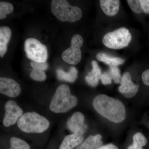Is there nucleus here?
<instances>
[{"instance_id": "obj_28", "label": "nucleus", "mask_w": 149, "mask_h": 149, "mask_svg": "<svg viewBox=\"0 0 149 149\" xmlns=\"http://www.w3.org/2000/svg\"><path fill=\"white\" fill-rule=\"evenodd\" d=\"M142 80L145 85L149 86V69L145 70L142 74Z\"/></svg>"}, {"instance_id": "obj_20", "label": "nucleus", "mask_w": 149, "mask_h": 149, "mask_svg": "<svg viewBox=\"0 0 149 149\" xmlns=\"http://www.w3.org/2000/svg\"><path fill=\"white\" fill-rule=\"evenodd\" d=\"M13 5L10 3L7 2H0V19L6 18L7 15L13 12Z\"/></svg>"}, {"instance_id": "obj_1", "label": "nucleus", "mask_w": 149, "mask_h": 149, "mask_svg": "<svg viewBox=\"0 0 149 149\" xmlns=\"http://www.w3.org/2000/svg\"><path fill=\"white\" fill-rule=\"evenodd\" d=\"M93 105L99 114L111 122L120 123L125 119V107L119 100L106 95H100L94 99Z\"/></svg>"}, {"instance_id": "obj_10", "label": "nucleus", "mask_w": 149, "mask_h": 149, "mask_svg": "<svg viewBox=\"0 0 149 149\" xmlns=\"http://www.w3.org/2000/svg\"><path fill=\"white\" fill-rule=\"evenodd\" d=\"M21 88L17 82L8 77L0 78V93L10 97H16L21 93Z\"/></svg>"}, {"instance_id": "obj_8", "label": "nucleus", "mask_w": 149, "mask_h": 149, "mask_svg": "<svg viewBox=\"0 0 149 149\" xmlns=\"http://www.w3.org/2000/svg\"><path fill=\"white\" fill-rule=\"evenodd\" d=\"M5 110L3 123L7 127L15 124L23 114L22 109L13 100H9L6 102Z\"/></svg>"}, {"instance_id": "obj_11", "label": "nucleus", "mask_w": 149, "mask_h": 149, "mask_svg": "<svg viewBox=\"0 0 149 149\" xmlns=\"http://www.w3.org/2000/svg\"><path fill=\"white\" fill-rule=\"evenodd\" d=\"M85 116L80 112L74 113L67 123L68 128L73 133H85L87 126L85 123Z\"/></svg>"}, {"instance_id": "obj_29", "label": "nucleus", "mask_w": 149, "mask_h": 149, "mask_svg": "<svg viewBox=\"0 0 149 149\" xmlns=\"http://www.w3.org/2000/svg\"><path fill=\"white\" fill-rule=\"evenodd\" d=\"M97 149H118V148L115 145L113 144H109L105 146H102Z\"/></svg>"}, {"instance_id": "obj_14", "label": "nucleus", "mask_w": 149, "mask_h": 149, "mask_svg": "<svg viewBox=\"0 0 149 149\" xmlns=\"http://www.w3.org/2000/svg\"><path fill=\"white\" fill-rule=\"evenodd\" d=\"M100 6L106 15L113 16L118 13L120 7L119 0H100Z\"/></svg>"}, {"instance_id": "obj_4", "label": "nucleus", "mask_w": 149, "mask_h": 149, "mask_svg": "<svg viewBox=\"0 0 149 149\" xmlns=\"http://www.w3.org/2000/svg\"><path fill=\"white\" fill-rule=\"evenodd\" d=\"M51 9L53 14L61 22H75L80 20L83 15L80 8L70 5L65 0H53Z\"/></svg>"}, {"instance_id": "obj_23", "label": "nucleus", "mask_w": 149, "mask_h": 149, "mask_svg": "<svg viewBox=\"0 0 149 149\" xmlns=\"http://www.w3.org/2000/svg\"><path fill=\"white\" fill-rule=\"evenodd\" d=\"M30 76L33 80L37 81H43L46 80V74L44 71L33 69L30 73Z\"/></svg>"}, {"instance_id": "obj_9", "label": "nucleus", "mask_w": 149, "mask_h": 149, "mask_svg": "<svg viewBox=\"0 0 149 149\" xmlns=\"http://www.w3.org/2000/svg\"><path fill=\"white\" fill-rule=\"evenodd\" d=\"M118 91L125 97L131 98L134 97L139 91V86L133 83L131 74L126 72L123 75Z\"/></svg>"}, {"instance_id": "obj_24", "label": "nucleus", "mask_w": 149, "mask_h": 149, "mask_svg": "<svg viewBox=\"0 0 149 149\" xmlns=\"http://www.w3.org/2000/svg\"><path fill=\"white\" fill-rule=\"evenodd\" d=\"M127 2L130 9L136 13L143 12L140 0H128Z\"/></svg>"}, {"instance_id": "obj_2", "label": "nucleus", "mask_w": 149, "mask_h": 149, "mask_svg": "<svg viewBox=\"0 0 149 149\" xmlns=\"http://www.w3.org/2000/svg\"><path fill=\"white\" fill-rule=\"evenodd\" d=\"M77 103V99L70 93L69 86L59 85L54 94L50 104L51 111L55 113H64L69 111Z\"/></svg>"}, {"instance_id": "obj_7", "label": "nucleus", "mask_w": 149, "mask_h": 149, "mask_svg": "<svg viewBox=\"0 0 149 149\" xmlns=\"http://www.w3.org/2000/svg\"><path fill=\"white\" fill-rule=\"evenodd\" d=\"M83 44V39L82 36L77 34L74 35L71 39L70 47L62 54L63 60L68 64H78L82 58L80 48Z\"/></svg>"}, {"instance_id": "obj_18", "label": "nucleus", "mask_w": 149, "mask_h": 149, "mask_svg": "<svg viewBox=\"0 0 149 149\" xmlns=\"http://www.w3.org/2000/svg\"><path fill=\"white\" fill-rule=\"evenodd\" d=\"M97 59L107 65H122L125 62V60L121 58L112 56L104 53H99L96 56Z\"/></svg>"}, {"instance_id": "obj_12", "label": "nucleus", "mask_w": 149, "mask_h": 149, "mask_svg": "<svg viewBox=\"0 0 149 149\" xmlns=\"http://www.w3.org/2000/svg\"><path fill=\"white\" fill-rule=\"evenodd\" d=\"M84 140L82 134L73 133L65 136L62 142L59 149H73L80 145Z\"/></svg>"}, {"instance_id": "obj_15", "label": "nucleus", "mask_w": 149, "mask_h": 149, "mask_svg": "<svg viewBox=\"0 0 149 149\" xmlns=\"http://www.w3.org/2000/svg\"><path fill=\"white\" fill-rule=\"evenodd\" d=\"M12 35L10 28L7 26L0 27V56L3 58L8 49V44L9 42Z\"/></svg>"}, {"instance_id": "obj_25", "label": "nucleus", "mask_w": 149, "mask_h": 149, "mask_svg": "<svg viewBox=\"0 0 149 149\" xmlns=\"http://www.w3.org/2000/svg\"><path fill=\"white\" fill-rule=\"evenodd\" d=\"M30 65L33 69L40 71H44L47 69L48 64L47 62H36L31 61Z\"/></svg>"}, {"instance_id": "obj_13", "label": "nucleus", "mask_w": 149, "mask_h": 149, "mask_svg": "<svg viewBox=\"0 0 149 149\" xmlns=\"http://www.w3.org/2000/svg\"><path fill=\"white\" fill-rule=\"evenodd\" d=\"M93 69L91 72H88V74L85 77V80L88 85L92 87L97 86L99 80L102 77V71L99 67L97 62L95 61L92 62Z\"/></svg>"}, {"instance_id": "obj_17", "label": "nucleus", "mask_w": 149, "mask_h": 149, "mask_svg": "<svg viewBox=\"0 0 149 149\" xmlns=\"http://www.w3.org/2000/svg\"><path fill=\"white\" fill-rule=\"evenodd\" d=\"M56 73L58 80L73 83L77 78L78 71L76 68L72 66L70 68L69 72H65L63 70L58 69L57 70Z\"/></svg>"}, {"instance_id": "obj_27", "label": "nucleus", "mask_w": 149, "mask_h": 149, "mask_svg": "<svg viewBox=\"0 0 149 149\" xmlns=\"http://www.w3.org/2000/svg\"><path fill=\"white\" fill-rule=\"evenodd\" d=\"M143 12L149 14V0H140Z\"/></svg>"}, {"instance_id": "obj_22", "label": "nucleus", "mask_w": 149, "mask_h": 149, "mask_svg": "<svg viewBox=\"0 0 149 149\" xmlns=\"http://www.w3.org/2000/svg\"><path fill=\"white\" fill-rule=\"evenodd\" d=\"M109 72L115 83L117 84L120 83L121 79V74L120 69L117 66H109Z\"/></svg>"}, {"instance_id": "obj_16", "label": "nucleus", "mask_w": 149, "mask_h": 149, "mask_svg": "<svg viewBox=\"0 0 149 149\" xmlns=\"http://www.w3.org/2000/svg\"><path fill=\"white\" fill-rule=\"evenodd\" d=\"M102 137L100 134L89 136L83 141L76 149H97L102 146L103 144Z\"/></svg>"}, {"instance_id": "obj_3", "label": "nucleus", "mask_w": 149, "mask_h": 149, "mask_svg": "<svg viewBox=\"0 0 149 149\" xmlns=\"http://www.w3.org/2000/svg\"><path fill=\"white\" fill-rule=\"evenodd\" d=\"M19 129L24 133H41L49 128L50 123L45 117L35 112H27L17 122Z\"/></svg>"}, {"instance_id": "obj_21", "label": "nucleus", "mask_w": 149, "mask_h": 149, "mask_svg": "<svg viewBox=\"0 0 149 149\" xmlns=\"http://www.w3.org/2000/svg\"><path fill=\"white\" fill-rule=\"evenodd\" d=\"M10 149H30L29 144L25 141L16 137H12L10 140Z\"/></svg>"}, {"instance_id": "obj_5", "label": "nucleus", "mask_w": 149, "mask_h": 149, "mask_svg": "<svg viewBox=\"0 0 149 149\" xmlns=\"http://www.w3.org/2000/svg\"><path fill=\"white\" fill-rule=\"evenodd\" d=\"M132 36L129 30L121 27L105 34L102 39L104 46L109 49H119L127 47L131 41Z\"/></svg>"}, {"instance_id": "obj_26", "label": "nucleus", "mask_w": 149, "mask_h": 149, "mask_svg": "<svg viewBox=\"0 0 149 149\" xmlns=\"http://www.w3.org/2000/svg\"><path fill=\"white\" fill-rule=\"evenodd\" d=\"M112 78L111 75L109 72H104L102 75V83L104 85H110L112 83Z\"/></svg>"}, {"instance_id": "obj_6", "label": "nucleus", "mask_w": 149, "mask_h": 149, "mask_svg": "<svg viewBox=\"0 0 149 149\" xmlns=\"http://www.w3.org/2000/svg\"><path fill=\"white\" fill-rule=\"evenodd\" d=\"M24 50L27 57L32 61L46 62L47 59V47L35 38H29L25 40Z\"/></svg>"}, {"instance_id": "obj_19", "label": "nucleus", "mask_w": 149, "mask_h": 149, "mask_svg": "<svg viewBox=\"0 0 149 149\" xmlns=\"http://www.w3.org/2000/svg\"><path fill=\"white\" fill-rule=\"evenodd\" d=\"M147 140L142 133L139 132L133 136V143L128 146L127 149H143V147L146 146Z\"/></svg>"}]
</instances>
